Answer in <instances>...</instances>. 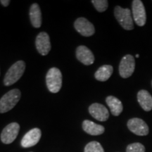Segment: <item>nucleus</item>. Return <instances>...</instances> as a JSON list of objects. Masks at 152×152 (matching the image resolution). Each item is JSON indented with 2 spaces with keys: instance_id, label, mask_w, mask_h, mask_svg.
<instances>
[{
  "instance_id": "obj_3",
  "label": "nucleus",
  "mask_w": 152,
  "mask_h": 152,
  "mask_svg": "<svg viewBox=\"0 0 152 152\" xmlns=\"http://www.w3.org/2000/svg\"><path fill=\"white\" fill-rule=\"evenodd\" d=\"M46 83L48 90L52 93L58 92L62 86V74L57 68H52L47 72Z\"/></svg>"
},
{
  "instance_id": "obj_17",
  "label": "nucleus",
  "mask_w": 152,
  "mask_h": 152,
  "mask_svg": "<svg viewBox=\"0 0 152 152\" xmlns=\"http://www.w3.org/2000/svg\"><path fill=\"white\" fill-rule=\"evenodd\" d=\"M30 19L33 27L40 28L42 25V13L39 6L37 4H33L30 9Z\"/></svg>"
},
{
  "instance_id": "obj_18",
  "label": "nucleus",
  "mask_w": 152,
  "mask_h": 152,
  "mask_svg": "<svg viewBox=\"0 0 152 152\" xmlns=\"http://www.w3.org/2000/svg\"><path fill=\"white\" fill-rule=\"evenodd\" d=\"M113 68L110 65H104L99 68L94 74V77L97 80L101 82L106 81L109 79L112 73Z\"/></svg>"
},
{
  "instance_id": "obj_11",
  "label": "nucleus",
  "mask_w": 152,
  "mask_h": 152,
  "mask_svg": "<svg viewBox=\"0 0 152 152\" xmlns=\"http://www.w3.org/2000/svg\"><path fill=\"white\" fill-rule=\"evenodd\" d=\"M42 132L39 128H33L25 134L23 137L21 146L24 148H29L33 147L39 142L41 138Z\"/></svg>"
},
{
  "instance_id": "obj_8",
  "label": "nucleus",
  "mask_w": 152,
  "mask_h": 152,
  "mask_svg": "<svg viewBox=\"0 0 152 152\" xmlns=\"http://www.w3.org/2000/svg\"><path fill=\"white\" fill-rule=\"evenodd\" d=\"M20 125L17 123H11L4 128L1 134V140L4 144L12 143L18 136Z\"/></svg>"
},
{
  "instance_id": "obj_15",
  "label": "nucleus",
  "mask_w": 152,
  "mask_h": 152,
  "mask_svg": "<svg viewBox=\"0 0 152 152\" xmlns=\"http://www.w3.org/2000/svg\"><path fill=\"white\" fill-rule=\"evenodd\" d=\"M137 100L141 107L145 111L152 109V96L147 90H142L137 93Z\"/></svg>"
},
{
  "instance_id": "obj_19",
  "label": "nucleus",
  "mask_w": 152,
  "mask_h": 152,
  "mask_svg": "<svg viewBox=\"0 0 152 152\" xmlns=\"http://www.w3.org/2000/svg\"><path fill=\"white\" fill-rule=\"evenodd\" d=\"M84 152H104V150L98 142H91L85 146Z\"/></svg>"
},
{
  "instance_id": "obj_21",
  "label": "nucleus",
  "mask_w": 152,
  "mask_h": 152,
  "mask_svg": "<svg viewBox=\"0 0 152 152\" xmlns=\"http://www.w3.org/2000/svg\"><path fill=\"white\" fill-rule=\"evenodd\" d=\"M126 152H145V147L141 143H132L127 147Z\"/></svg>"
},
{
  "instance_id": "obj_14",
  "label": "nucleus",
  "mask_w": 152,
  "mask_h": 152,
  "mask_svg": "<svg viewBox=\"0 0 152 152\" xmlns=\"http://www.w3.org/2000/svg\"><path fill=\"white\" fill-rule=\"evenodd\" d=\"M83 128L85 132L90 135H100L102 134L105 131L104 126L98 125L96 123L88 120H85L83 123Z\"/></svg>"
},
{
  "instance_id": "obj_6",
  "label": "nucleus",
  "mask_w": 152,
  "mask_h": 152,
  "mask_svg": "<svg viewBox=\"0 0 152 152\" xmlns=\"http://www.w3.org/2000/svg\"><path fill=\"white\" fill-rule=\"evenodd\" d=\"M132 18L138 26L142 27L147 22V15L144 6L140 0H134L132 4Z\"/></svg>"
},
{
  "instance_id": "obj_9",
  "label": "nucleus",
  "mask_w": 152,
  "mask_h": 152,
  "mask_svg": "<svg viewBox=\"0 0 152 152\" xmlns=\"http://www.w3.org/2000/svg\"><path fill=\"white\" fill-rule=\"evenodd\" d=\"M74 27L80 35L84 37H90L95 33L93 24L85 18H77L74 23Z\"/></svg>"
},
{
  "instance_id": "obj_7",
  "label": "nucleus",
  "mask_w": 152,
  "mask_h": 152,
  "mask_svg": "<svg viewBox=\"0 0 152 152\" xmlns=\"http://www.w3.org/2000/svg\"><path fill=\"white\" fill-rule=\"evenodd\" d=\"M127 125L131 132L138 136H146L149 134V127L142 119L133 118L129 120Z\"/></svg>"
},
{
  "instance_id": "obj_12",
  "label": "nucleus",
  "mask_w": 152,
  "mask_h": 152,
  "mask_svg": "<svg viewBox=\"0 0 152 152\" xmlns=\"http://www.w3.org/2000/svg\"><path fill=\"white\" fill-rule=\"evenodd\" d=\"M89 112L94 118L101 122L106 121L109 117V111L105 106L101 104H92L89 107Z\"/></svg>"
},
{
  "instance_id": "obj_24",
  "label": "nucleus",
  "mask_w": 152,
  "mask_h": 152,
  "mask_svg": "<svg viewBox=\"0 0 152 152\" xmlns=\"http://www.w3.org/2000/svg\"><path fill=\"white\" fill-rule=\"evenodd\" d=\"M151 85H152V81H151Z\"/></svg>"
},
{
  "instance_id": "obj_5",
  "label": "nucleus",
  "mask_w": 152,
  "mask_h": 152,
  "mask_svg": "<svg viewBox=\"0 0 152 152\" xmlns=\"http://www.w3.org/2000/svg\"><path fill=\"white\" fill-rule=\"evenodd\" d=\"M135 68V61L134 56L127 54L123 57L119 65V73L123 78L130 77L134 73Z\"/></svg>"
},
{
  "instance_id": "obj_10",
  "label": "nucleus",
  "mask_w": 152,
  "mask_h": 152,
  "mask_svg": "<svg viewBox=\"0 0 152 152\" xmlns=\"http://www.w3.org/2000/svg\"><path fill=\"white\" fill-rule=\"evenodd\" d=\"M36 48L38 52L42 56H46L51 50L50 39L48 34L45 32H42L37 36L35 40Z\"/></svg>"
},
{
  "instance_id": "obj_1",
  "label": "nucleus",
  "mask_w": 152,
  "mask_h": 152,
  "mask_svg": "<svg viewBox=\"0 0 152 152\" xmlns=\"http://www.w3.org/2000/svg\"><path fill=\"white\" fill-rule=\"evenodd\" d=\"M21 93L18 89L11 90L4 95L0 99V113L11 111L20 99Z\"/></svg>"
},
{
  "instance_id": "obj_16",
  "label": "nucleus",
  "mask_w": 152,
  "mask_h": 152,
  "mask_svg": "<svg viewBox=\"0 0 152 152\" xmlns=\"http://www.w3.org/2000/svg\"><path fill=\"white\" fill-rule=\"evenodd\" d=\"M106 102L111 110L112 115L114 116H118L122 113L123 109V104L118 98L113 96H109L106 99Z\"/></svg>"
},
{
  "instance_id": "obj_13",
  "label": "nucleus",
  "mask_w": 152,
  "mask_h": 152,
  "mask_svg": "<svg viewBox=\"0 0 152 152\" xmlns=\"http://www.w3.org/2000/svg\"><path fill=\"white\" fill-rule=\"evenodd\" d=\"M76 57L84 65H92L94 61V56L90 49L85 46H79L76 49Z\"/></svg>"
},
{
  "instance_id": "obj_22",
  "label": "nucleus",
  "mask_w": 152,
  "mask_h": 152,
  "mask_svg": "<svg viewBox=\"0 0 152 152\" xmlns=\"http://www.w3.org/2000/svg\"><path fill=\"white\" fill-rule=\"evenodd\" d=\"M0 3H1L4 7H8L9 4H10V1H9V0H1V1H0Z\"/></svg>"
},
{
  "instance_id": "obj_20",
  "label": "nucleus",
  "mask_w": 152,
  "mask_h": 152,
  "mask_svg": "<svg viewBox=\"0 0 152 152\" xmlns=\"http://www.w3.org/2000/svg\"><path fill=\"white\" fill-rule=\"evenodd\" d=\"M92 3L99 12L105 11L109 6V2L106 0H92Z\"/></svg>"
},
{
  "instance_id": "obj_2",
  "label": "nucleus",
  "mask_w": 152,
  "mask_h": 152,
  "mask_svg": "<svg viewBox=\"0 0 152 152\" xmlns=\"http://www.w3.org/2000/svg\"><path fill=\"white\" fill-rule=\"evenodd\" d=\"M26 64L23 61H18L13 64L6 73L4 84L6 86H10L16 83L24 73Z\"/></svg>"
},
{
  "instance_id": "obj_4",
  "label": "nucleus",
  "mask_w": 152,
  "mask_h": 152,
  "mask_svg": "<svg viewBox=\"0 0 152 152\" xmlns=\"http://www.w3.org/2000/svg\"><path fill=\"white\" fill-rule=\"evenodd\" d=\"M114 15L118 22L125 30H131L134 28L133 18L130 9L117 6L114 9Z\"/></svg>"
},
{
  "instance_id": "obj_23",
  "label": "nucleus",
  "mask_w": 152,
  "mask_h": 152,
  "mask_svg": "<svg viewBox=\"0 0 152 152\" xmlns=\"http://www.w3.org/2000/svg\"><path fill=\"white\" fill-rule=\"evenodd\" d=\"M136 57H137V58H139V57H140V55L137 54V55H136Z\"/></svg>"
}]
</instances>
